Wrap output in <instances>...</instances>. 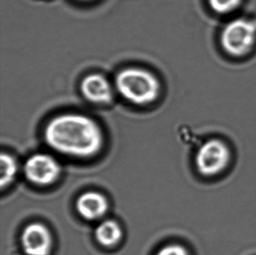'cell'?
Returning a JSON list of instances; mask_svg holds the SVG:
<instances>
[{
	"label": "cell",
	"instance_id": "cell-1",
	"mask_svg": "<svg viewBox=\"0 0 256 255\" xmlns=\"http://www.w3.org/2000/svg\"><path fill=\"white\" fill-rule=\"evenodd\" d=\"M44 139L60 154L77 158H90L104 147L100 125L86 114L66 113L52 118L46 125Z\"/></svg>",
	"mask_w": 256,
	"mask_h": 255
},
{
	"label": "cell",
	"instance_id": "cell-2",
	"mask_svg": "<svg viewBox=\"0 0 256 255\" xmlns=\"http://www.w3.org/2000/svg\"><path fill=\"white\" fill-rule=\"evenodd\" d=\"M114 88L130 104L146 106L155 102L160 96V80L148 69L128 66L116 76Z\"/></svg>",
	"mask_w": 256,
	"mask_h": 255
},
{
	"label": "cell",
	"instance_id": "cell-3",
	"mask_svg": "<svg viewBox=\"0 0 256 255\" xmlns=\"http://www.w3.org/2000/svg\"><path fill=\"white\" fill-rule=\"evenodd\" d=\"M256 43V21L238 18L226 24L220 34V44L226 54L242 57Z\"/></svg>",
	"mask_w": 256,
	"mask_h": 255
},
{
	"label": "cell",
	"instance_id": "cell-4",
	"mask_svg": "<svg viewBox=\"0 0 256 255\" xmlns=\"http://www.w3.org/2000/svg\"><path fill=\"white\" fill-rule=\"evenodd\" d=\"M231 161L228 146L220 139H211L204 142L195 156L198 172L204 176H214L223 172Z\"/></svg>",
	"mask_w": 256,
	"mask_h": 255
},
{
	"label": "cell",
	"instance_id": "cell-5",
	"mask_svg": "<svg viewBox=\"0 0 256 255\" xmlns=\"http://www.w3.org/2000/svg\"><path fill=\"white\" fill-rule=\"evenodd\" d=\"M62 168L52 156L38 153L31 156L24 164L26 180L40 186H48L59 178Z\"/></svg>",
	"mask_w": 256,
	"mask_h": 255
},
{
	"label": "cell",
	"instance_id": "cell-6",
	"mask_svg": "<svg viewBox=\"0 0 256 255\" xmlns=\"http://www.w3.org/2000/svg\"><path fill=\"white\" fill-rule=\"evenodd\" d=\"M21 246L26 255H49L52 249V234L45 224L31 223L22 232Z\"/></svg>",
	"mask_w": 256,
	"mask_h": 255
},
{
	"label": "cell",
	"instance_id": "cell-7",
	"mask_svg": "<svg viewBox=\"0 0 256 255\" xmlns=\"http://www.w3.org/2000/svg\"><path fill=\"white\" fill-rule=\"evenodd\" d=\"M114 86L102 74H90L84 77L80 84L84 98L92 104H108L114 99Z\"/></svg>",
	"mask_w": 256,
	"mask_h": 255
},
{
	"label": "cell",
	"instance_id": "cell-8",
	"mask_svg": "<svg viewBox=\"0 0 256 255\" xmlns=\"http://www.w3.org/2000/svg\"><path fill=\"white\" fill-rule=\"evenodd\" d=\"M108 209L106 196L96 192L82 193L76 201V210L86 220H96L104 217Z\"/></svg>",
	"mask_w": 256,
	"mask_h": 255
},
{
	"label": "cell",
	"instance_id": "cell-9",
	"mask_svg": "<svg viewBox=\"0 0 256 255\" xmlns=\"http://www.w3.org/2000/svg\"><path fill=\"white\" fill-rule=\"evenodd\" d=\"M94 237L100 245L111 248L121 240L122 230L116 221L106 220L97 226L94 231Z\"/></svg>",
	"mask_w": 256,
	"mask_h": 255
},
{
	"label": "cell",
	"instance_id": "cell-10",
	"mask_svg": "<svg viewBox=\"0 0 256 255\" xmlns=\"http://www.w3.org/2000/svg\"><path fill=\"white\" fill-rule=\"evenodd\" d=\"M1 176L0 186L4 189L14 182L18 173V164L12 156L3 152L0 158Z\"/></svg>",
	"mask_w": 256,
	"mask_h": 255
},
{
	"label": "cell",
	"instance_id": "cell-11",
	"mask_svg": "<svg viewBox=\"0 0 256 255\" xmlns=\"http://www.w3.org/2000/svg\"><path fill=\"white\" fill-rule=\"evenodd\" d=\"M212 10L218 14H228L237 10L242 0H208Z\"/></svg>",
	"mask_w": 256,
	"mask_h": 255
},
{
	"label": "cell",
	"instance_id": "cell-12",
	"mask_svg": "<svg viewBox=\"0 0 256 255\" xmlns=\"http://www.w3.org/2000/svg\"><path fill=\"white\" fill-rule=\"evenodd\" d=\"M156 255H190L187 249L180 244H170L163 246Z\"/></svg>",
	"mask_w": 256,
	"mask_h": 255
},
{
	"label": "cell",
	"instance_id": "cell-13",
	"mask_svg": "<svg viewBox=\"0 0 256 255\" xmlns=\"http://www.w3.org/2000/svg\"><path fill=\"white\" fill-rule=\"evenodd\" d=\"M77 1H79V2H85V3H88V2H91V1H94V0H77Z\"/></svg>",
	"mask_w": 256,
	"mask_h": 255
}]
</instances>
